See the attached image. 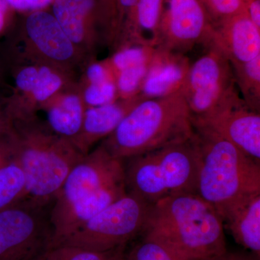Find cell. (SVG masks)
Masks as SVG:
<instances>
[{
	"mask_svg": "<svg viewBox=\"0 0 260 260\" xmlns=\"http://www.w3.org/2000/svg\"><path fill=\"white\" fill-rule=\"evenodd\" d=\"M191 64L181 92L191 120L208 115L237 93L230 61L215 47Z\"/></svg>",
	"mask_w": 260,
	"mask_h": 260,
	"instance_id": "9",
	"label": "cell"
},
{
	"mask_svg": "<svg viewBox=\"0 0 260 260\" xmlns=\"http://www.w3.org/2000/svg\"><path fill=\"white\" fill-rule=\"evenodd\" d=\"M85 109L76 82L51 98L39 110L45 112L44 122L53 133L72 142L81 129Z\"/></svg>",
	"mask_w": 260,
	"mask_h": 260,
	"instance_id": "18",
	"label": "cell"
},
{
	"mask_svg": "<svg viewBox=\"0 0 260 260\" xmlns=\"http://www.w3.org/2000/svg\"><path fill=\"white\" fill-rule=\"evenodd\" d=\"M259 259L260 258L252 254L251 255L244 253L232 252L227 250L223 254L213 260H259Z\"/></svg>",
	"mask_w": 260,
	"mask_h": 260,
	"instance_id": "32",
	"label": "cell"
},
{
	"mask_svg": "<svg viewBox=\"0 0 260 260\" xmlns=\"http://www.w3.org/2000/svg\"><path fill=\"white\" fill-rule=\"evenodd\" d=\"M244 5L248 16L260 28V0H244Z\"/></svg>",
	"mask_w": 260,
	"mask_h": 260,
	"instance_id": "31",
	"label": "cell"
},
{
	"mask_svg": "<svg viewBox=\"0 0 260 260\" xmlns=\"http://www.w3.org/2000/svg\"><path fill=\"white\" fill-rule=\"evenodd\" d=\"M213 32V22L199 0H164L157 47L182 54L197 45L208 49Z\"/></svg>",
	"mask_w": 260,
	"mask_h": 260,
	"instance_id": "10",
	"label": "cell"
},
{
	"mask_svg": "<svg viewBox=\"0 0 260 260\" xmlns=\"http://www.w3.org/2000/svg\"><path fill=\"white\" fill-rule=\"evenodd\" d=\"M150 63L126 68L114 76L119 99L126 100L140 95Z\"/></svg>",
	"mask_w": 260,
	"mask_h": 260,
	"instance_id": "26",
	"label": "cell"
},
{
	"mask_svg": "<svg viewBox=\"0 0 260 260\" xmlns=\"http://www.w3.org/2000/svg\"><path fill=\"white\" fill-rule=\"evenodd\" d=\"M53 204L30 199L0 212V260H39L50 246Z\"/></svg>",
	"mask_w": 260,
	"mask_h": 260,
	"instance_id": "8",
	"label": "cell"
},
{
	"mask_svg": "<svg viewBox=\"0 0 260 260\" xmlns=\"http://www.w3.org/2000/svg\"><path fill=\"white\" fill-rule=\"evenodd\" d=\"M126 260L185 259L162 243L144 237L129 254H126Z\"/></svg>",
	"mask_w": 260,
	"mask_h": 260,
	"instance_id": "27",
	"label": "cell"
},
{
	"mask_svg": "<svg viewBox=\"0 0 260 260\" xmlns=\"http://www.w3.org/2000/svg\"><path fill=\"white\" fill-rule=\"evenodd\" d=\"M13 133V122L7 112L5 99H0V145L1 146L5 148Z\"/></svg>",
	"mask_w": 260,
	"mask_h": 260,
	"instance_id": "29",
	"label": "cell"
},
{
	"mask_svg": "<svg viewBox=\"0 0 260 260\" xmlns=\"http://www.w3.org/2000/svg\"><path fill=\"white\" fill-rule=\"evenodd\" d=\"M210 47L232 64L253 60L260 56V28L244 12L214 26Z\"/></svg>",
	"mask_w": 260,
	"mask_h": 260,
	"instance_id": "15",
	"label": "cell"
},
{
	"mask_svg": "<svg viewBox=\"0 0 260 260\" xmlns=\"http://www.w3.org/2000/svg\"><path fill=\"white\" fill-rule=\"evenodd\" d=\"M190 66L185 54L156 47L140 95L153 99L181 92Z\"/></svg>",
	"mask_w": 260,
	"mask_h": 260,
	"instance_id": "16",
	"label": "cell"
},
{
	"mask_svg": "<svg viewBox=\"0 0 260 260\" xmlns=\"http://www.w3.org/2000/svg\"><path fill=\"white\" fill-rule=\"evenodd\" d=\"M155 49L156 47L145 44H125L113 51L112 56L106 59V61L115 76L126 68L150 61Z\"/></svg>",
	"mask_w": 260,
	"mask_h": 260,
	"instance_id": "25",
	"label": "cell"
},
{
	"mask_svg": "<svg viewBox=\"0 0 260 260\" xmlns=\"http://www.w3.org/2000/svg\"><path fill=\"white\" fill-rule=\"evenodd\" d=\"M10 56L13 94L5 102L12 121L37 115L51 98L77 82L75 73L39 59L20 45L11 49Z\"/></svg>",
	"mask_w": 260,
	"mask_h": 260,
	"instance_id": "7",
	"label": "cell"
},
{
	"mask_svg": "<svg viewBox=\"0 0 260 260\" xmlns=\"http://www.w3.org/2000/svg\"><path fill=\"white\" fill-rule=\"evenodd\" d=\"M194 134L189 108L178 92L142 99L101 144L113 156L124 160L184 143Z\"/></svg>",
	"mask_w": 260,
	"mask_h": 260,
	"instance_id": "4",
	"label": "cell"
},
{
	"mask_svg": "<svg viewBox=\"0 0 260 260\" xmlns=\"http://www.w3.org/2000/svg\"><path fill=\"white\" fill-rule=\"evenodd\" d=\"M152 206L139 197L127 192L50 246H73L106 251L126 246L144 231Z\"/></svg>",
	"mask_w": 260,
	"mask_h": 260,
	"instance_id": "6",
	"label": "cell"
},
{
	"mask_svg": "<svg viewBox=\"0 0 260 260\" xmlns=\"http://www.w3.org/2000/svg\"><path fill=\"white\" fill-rule=\"evenodd\" d=\"M25 174L15 162L0 168V212L26 198Z\"/></svg>",
	"mask_w": 260,
	"mask_h": 260,
	"instance_id": "23",
	"label": "cell"
},
{
	"mask_svg": "<svg viewBox=\"0 0 260 260\" xmlns=\"http://www.w3.org/2000/svg\"><path fill=\"white\" fill-rule=\"evenodd\" d=\"M77 83L85 109L100 107L119 100L115 78L104 65H89Z\"/></svg>",
	"mask_w": 260,
	"mask_h": 260,
	"instance_id": "21",
	"label": "cell"
},
{
	"mask_svg": "<svg viewBox=\"0 0 260 260\" xmlns=\"http://www.w3.org/2000/svg\"><path fill=\"white\" fill-rule=\"evenodd\" d=\"M11 162L9 154L4 147L0 145V168L5 167L7 164Z\"/></svg>",
	"mask_w": 260,
	"mask_h": 260,
	"instance_id": "34",
	"label": "cell"
},
{
	"mask_svg": "<svg viewBox=\"0 0 260 260\" xmlns=\"http://www.w3.org/2000/svg\"><path fill=\"white\" fill-rule=\"evenodd\" d=\"M95 5V0H55L54 18L72 42L88 58L93 57L99 44L97 36L88 28L86 20Z\"/></svg>",
	"mask_w": 260,
	"mask_h": 260,
	"instance_id": "19",
	"label": "cell"
},
{
	"mask_svg": "<svg viewBox=\"0 0 260 260\" xmlns=\"http://www.w3.org/2000/svg\"><path fill=\"white\" fill-rule=\"evenodd\" d=\"M143 99L138 95L100 107L87 108L81 129L72 143L82 155H87L94 145L112 134L124 116Z\"/></svg>",
	"mask_w": 260,
	"mask_h": 260,
	"instance_id": "17",
	"label": "cell"
},
{
	"mask_svg": "<svg viewBox=\"0 0 260 260\" xmlns=\"http://www.w3.org/2000/svg\"><path fill=\"white\" fill-rule=\"evenodd\" d=\"M20 42V47L32 55L75 74L89 59L72 42L54 15L47 12L38 10L29 15L25 38Z\"/></svg>",
	"mask_w": 260,
	"mask_h": 260,
	"instance_id": "12",
	"label": "cell"
},
{
	"mask_svg": "<svg viewBox=\"0 0 260 260\" xmlns=\"http://www.w3.org/2000/svg\"><path fill=\"white\" fill-rule=\"evenodd\" d=\"M126 194L125 182H121L107 186L71 203L53 204L51 210L53 236L50 246L59 242Z\"/></svg>",
	"mask_w": 260,
	"mask_h": 260,
	"instance_id": "14",
	"label": "cell"
},
{
	"mask_svg": "<svg viewBox=\"0 0 260 260\" xmlns=\"http://www.w3.org/2000/svg\"><path fill=\"white\" fill-rule=\"evenodd\" d=\"M222 220L237 244L260 258V193L233 207Z\"/></svg>",
	"mask_w": 260,
	"mask_h": 260,
	"instance_id": "20",
	"label": "cell"
},
{
	"mask_svg": "<svg viewBox=\"0 0 260 260\" xmlns=\"http://www.w3.org/2000/svg\"><path fill=\"white\" fill-rule=\"evenodd\" d=\"M232 143L260 164V114L244 102L238 91L209 114L191 120Z\"/></svg>",
	"mask_w": 260,
	"mask_h": 260,
	"instance_id": "11",
	"label": "cell"
},
{
	"mask_svg": "<svg viewBox=\"0 0 260 260\" xmlns=\"http://www.w3.org/2000/svg\"><path fill=\"white\" fill-rule=\"evenodd\" d=\"M232 66L241 97L248 107L259 113L260 56L247 62L234 63Z\"/></svg>",
	"mask_w": 260,
	"mask_h": 260,
	"instance_id": "22",
	"label": "cell"
},
{
	"mask_svg": "<svg viewBox=\"0 0 260 260\" xmlns=\"http://www.w3.org/2000/svg\"><path fill=\"white\" fill-rule=\"evenodd\" d=\"M209 15L214 26L246 12L244 0H199Z\"/></svg>",
	"mask_w": 260,
	"mask_h": 260,
	"instance_id": "28",
	"label": "cell"
},
{
	"mask_svg": "<svg viewBox=\"0 0 260 260\" xmlns=\"http://www.w3.org/2000/svg\"><path fill=\"white\" fill-rule=\"evenodd\" d=\"M8 5L5 0H0V32L3 31L5 25V15Z\"/></svg>",
	"mask_w": 260,
	"mask_h": 260,
	"instance_id": "33",
	"label": "cell"
},
{
	"mask_svg": "<svg viewBox=\"0 0 260 260\" xmlns=\"http://www.w3.org/2000/svg\"><path fill=\"white\" fill-rule=\"evenodd\" d=\"M123 161L101 144L72 169L53 204L71 203L107 186L125 182Z\"/></svg>",
	"mask_w": 260,
	"mask_h": 260,
	"instance_id": "13",
	"label": "cell"
},
{
	"mask_svg": "<svg viewBox=\"0 0 260 260\" xmlns=\"http://www.w3.org/2000/svg\"><path fill=\"white\" fill-rule=\"evenodd\" d=\"M194 128L196 194L211 205L222 219L238 203L260 193V164L216 133Z\"/></svg>",
	"mask_w": 260,
	"mask_h": 260,
	"instance_id": "3",
	"label": "cell"
},
{
	"mask_svg": "<svg viewBox=\"0 0 260 260\" xmlns=\"http://www.w3.org/2000/svg\"><path fill=\"white\" fill-rule=\"evenodd\" d=\"M12 122L13 135L5 148L10 160L25 174L26 198L53 204L70 171L84 155L70 140L53 133L37 114Z\"/></svg>",
	"mask_w": 260,
	"mask_h": 260,
	"instance_id": "2",
	"label": "cell"
},
{
	"mask_svg": "<svg viewBox=\"0 0 260 260\" xmlns=\"http://www.w3.org/2000/svg\"><path fill=\"white\" fill-rule=\"evenodd\" d=\"M143 234L185 260H213L228 250L220 215L193 193L167 197L153 205Z\"/></svg>",
	"mask_w": 260,
	"mask_h": 260,
	"instance_id": "1",
	"label": "cell"
},
{
	"mask_svg": "<svg viewBox=\"0 0 260 260\" xmlns=\"http://www.w3.org/2000/svg\"><path fill=\"white\" fill-rule=\"evenodd\" d=\"M8 6L18 10L42 9L50 4L52 0H5Z\"/></svg>",
	"mask_w": 260,
	"mask_h": 260,
	"instance_id": "30",
	"label": "cell"
},
{
	"mask_svg": "<svg viewBox=\"0 0 260 260\" xmlns=\"http://www.w3.org/2000/svg\"><path fill=\"white\" fill-rule=\"evenodd\" d=\"M125 248L98 251L73 246H50L39 260H126Z\"/></svg>",
	"mask_w": 260,
	"mask_h": 260,
	"instance_id": "24",
	"label": "cell"
},
{
	"mask_svg": "<svg viewBox=\"0 0 260 260\" xmlns=\"http://www.w3.org/2000/svg\"><path fill=\"white\" fill-rule=\"evenodd\" d=\"M127 160L126 191L150 204L173 195L196 194L198 155L193 137Z\"/></svg>",
	"mask_w": 260,
	"mask_h": 260,
	"instance_id": "5",
	"label": "cell"
}]
</instances>
